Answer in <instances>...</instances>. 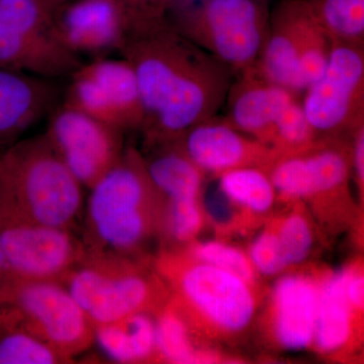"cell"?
I'll use <instances>...</instances> for the list:
<instances>
[{
  "mask_svg": "<svg viewBox=\"0 0 364 364\" xmlns=\"http://www.w3.org/2000/svg\"><path fill=\"white\" fill-rule=\"evenodd\" d=\"M119 54L135 72L146 146L177 140L217 114L234 73L177 32L166 16L136 23Z\"/></svg>",
  "mask_w": 364,
  "mask_h": 364,
  "instance_id": "cell-1",
  "label": "cell"
},
{
  "mask_svg": "<svg viewBox=\"0 0 364 364\" xmlns=\"http://www.w3.org/2000/svg\"><path fill=\"white\" fill-rule=\"evenodd\" d=\"M155 267L172 303L200 340L231 341L252 324L257 296L244 280L186 251L161 254Z\"/></svg>",
  "mask_w": 364,
  "mask_h": 364,
  "instance_id": "cell-2",
  "label": "cell"
},
{
  "mask_svg": "<svg viewBox=\"0 0 364 364\" xmlns=\"http://www.w3.org/2000/svg\"><path fill=\"white\" fill-rule=\"evenodd\" d=\"M87 224L93 252L135 255L151 237L161 233L164 198L151 181L135 148L90 188Z\"/></svg>",
  "mask_w": 364,
  "mask_h": 364,
  "instance_id": "cell-3",
  "label": "cell"
},
{
  "mask_svg": "<svg viewBox=\"0 0 364 364\" xmlns=\"http://www.w3.org/2000/svg\"><path fill=\"white\" fill-rule=\"evenodd\" d=\"M82 188L45 135L0 152V205L21 219L70 230Z\"/></svg>",
  "mask_w": 364,
  "mask_h": 364,
  "instance_id": "cell-4",
  "label": "cell"
},
{
  "mask_svg": "<svg viewBox=\"0 0 364 364\" xmlns=\"http://www.w3.org/2000/svg\"><path fill=\"white\" fill-rule=\"evenodd\" d=\"M165 16L238 76L255 70L270 13L267 0H172Z\"/></svg>",
  "mask_w": 364,
  "mask_h": 364,
  "instance_id": "cell-5",
  "label": "cell"
},
{
  "mask_svg": "<svg viewBox=\"0 0 364 364\" xmlns=\"http://www.w3.org/2000/svg\"><path fill=\"white\" fill-rule=\"evenodd\" d=\"M64 286L95 326L109 324L136 313L156 314L170 298L157 272L140 261L117 254H86Z\"/></svg>",
  "mask_w": 364,
  "mask_h": 364,
  "instance_id": "cell-6",
  "label": "cell"
},
{
  "mask_svg": "<svg viewBox=\"0 0 364 364\" xmlns=\"http://www.w3.org/2000/svg\"><path fill=\"white\" fill-rule=\"evenodd\" d=\"M330 50L331 40L306 0H284L270 14L255 72L268 82L298 95L320 77Z\"/></svg>",
  "mask_w": 364,
  "mask_h": 364,
  "instance_id": "cell-7",
  "label": "cell"
},
{
  "mask_svg": "<svg viewBox=\"0 0 364 364\" xmlns=\"http://www.w3.org/2000/svg\"><path fill=\"white\" fill-rule=\"evenodd\" d=\"M52 14L40 0H0V68L70 77L82 62L59 40Z\"/></svg>",
  "mask_w": 364,
  "mask_h": 364,
  "instance_id": "cell-8",
  "label": "cell"
},
{
  "mask_svg": "<svg viewBox=\"0 0 364 364\" xmlns=\"http://www.w3.org/2000/svg\"><path fill=\"white\" fill-rule=\"evenodd\" d=\"M364 44L331 41L329 59L301 102L318 138L350 136L364 123Z\"/></svg>",
  "mask_w": 364,
  "mask_h": 364,
  "instance_id": "cell-9",
  "label": "cell"
},
{
  "mask_svg": "<svg viewBox=\"0 0 364 364\" xmlns=\"http://www.w3.org/2000/svg\"><path fill=\"white\" fill-rule=\"evenodd\" d=\"M0 306L70 360L95 342V326L61 282L13 277Z\"/></svg>",
  "mask_w": 364,
  "mask_h": 364,
  "instance_id": "cell-10",
  "label": "cell"
},
{
  "mask_svg": "<svg viewBox=\"0 0 364 364\" xmlns=\"http://www.w3.org/2000/svg\"><path fill=\"white\" fill-rule=\"evenodd\" d=\"M64 104L123 132L141 131L144 111L135 72L126 59L97 58L70 75Z\"/></svg>",
  "mask_w": 364,
  "mask_h": 364,
  "instance_id": "cell-11",
  "label": "cell"
},
{
  "mask_svg": "<svg viewBox=\"0 0 364 364\" xmlns=\"http://www.w3.org/2000/svg\"><path fill=\"white\" fill-rule=\"evenodd\" d=\"M0 244L14 277L62 282L85 258V249L64 228L37 224L0 205Z\"/></svg>",
  "mask_w": 364,
  "mask_h": 364,
  "instance_id": "cell-12",
  "label": "cell"
},
{
  "mask_svg": "<svg viewBox=\"0 0 364 364\" xmlns=\"http://www.w3.org/2000/svg\"><path fill=\"white\" fill-rule=\"evenodd\" d=\"M50 116L46 138L81 186L90 189L123 156V132L64 102Z\"/></svg>",
  "mask_w": 364,
  "mask_h": 364,
  "instance_id": "cell-13",
  "label": "cell"
},
{
  "mask_svg": "<svg viewBox=\"0 0 364 364\" xmlns=\"http://www.w3.org/2000/svg\"><path fill=\"white\" fill-rule=\"evenodd\" d=\"M52 16L59 40L78 58L121 52L136 23L147 18L122 0H68Z\"/></svg>",
  "mask_w": 364,
  "mask_h": 364,
  "instance_id": "cell-14",
  "label": "cell"
},
{
  "mask_svg": "<svg viewBox=\"0 0 364 364\" xmlns=\"http://www.w3.org/2000/svg\"><path fill=\"white\" fill-rule=\"evenodd\" d=\"M178 141L189 159L203 173L217 177L244 167L269 171L279 157L272 148L215 116L189 129Z\"/></svg>",
  "mask_w": 364,
  "mask_h": 364,
  "instance_id": "cell-15",
  "label": "cell"
},
{
  "mask_svg": "<svg viewBox=\"0 0 364 364\" xmlns=\"http://www.w3.org/2000/svg\"><path fill=\"white\" fill-rule=\"evenodd\" d=\"M318 274L293 273L280 277L270 294L268 332L273 343L289 351L313 346L317 318Z\"/></svg>",
  "mask_w": 364,
  "mask_h": 364,
  "instance_id": "cell-16",
  "label": "cell"
},
{
  "mask_svg": "<svg viewBox=\"0 0 364 364\" xmlns=\"http://www.w3.org/2000/svg\"><path fill=\"white\" fill-rule=\"evenodd\" d=\"M296 97L287 88L261 78L255 70L240 74L228 91L225 119L272 149L277 122Z\"/></svg>",
  "mask_w": 364,
  "mask_h": 364,
  "instance_id": "cell-17",
  "label": "cell"
},
{
  "mask_svg": "<svg viewBox=\"0 0 364 364\" xmlns=\"http://www.w3.org/2000/svg\"><path fill=\"white\" fill-rule=\"evenodd\" d=\"M60 91L52 79L0 68V146L51 114Z\"/></svg>",
  "mask_w": 364,
  "mask_h": 364,
  "instance_id": "cell-18",
  "label": "cell"
},
{
  "mask_svg": "<svg viewBox=\"0 0 364 364\" xmlns=\"http://www.w3.org/2000/svg\"><path fill=\"white\" fill-rule=\"evenodd\" d=\"M317 318L313 346L318 353L334 355L352 344L363 315L346 298L341 270L318 274Z\"/></svg>",
  "mask_w": 364,
  "mask_h": 364,
  "instance_id": "cell-19",
  "label": "cell"
},
{
  "mask_svg": "<svg viewBox=\"0 0 364 364\" xmlns=\"http://www.w3.org/2000/svg\"><path fill=\"white\" fill-rule=\"evenodd\" d=\"M147 147L153 152L143 156L146 168L165 200L202 198L205 174L189 159L178 139Z\"/></svg>",
  "mask_w": 364,
  "mask_h": 364,
  "instance_id": "cell-20",
  "label": "cell"
},
{
  "mask_svg": "<svg viewBox=\"0 0 364 364\" xmlns=\"http://www.w3.org/2000/svg\"><path fill=\"white\" fill-rule=\"evenodd\" d=\"M95 341L105 355L119 363L157 359L153 314L136 313L109 324L95 326Z\"/></svg>",
  "mask_w": 364,
  "mask_h": 364,
  "instance_id": "cell-21",
  "label": "cell"
},
{
  "mask_svg": "<svg viewBox=\"0 0 364 364\" xmlns=\"http://www.w3.org/2000/svg\"><path fill=\"white\" fill-rule=\"evenodd\" d=\"M157 359L171 363H210L221 360L220 354L198 344L178 309L168 299L155 314Z\"/></svg>",
  "mask_w": 364,
  "mask_h": 364,
  "instance_id": "cell-22",
  "label": "cell"
},
{
  "mask_svg": "<svg viewBox=\"0 0 364 364\" xmlns=\"http://www.w3.org/2000/svg\"><path fill=\"white\" fill-rule=\"evenodd\" d=\"M69 360L30 331L11 306H0V364H55Z\"/></svg>",
  "mask_w": 364,
  "mask_h": 364,
  "instance_id": "cell-23",
  "label": "cell"
},
{
  "mask_svg": "<svg viewBox=\"0 0 364 364\" xmlns=\"http://www.w3.org/2000/svg\"><path fill=\"white\" fill-rule=\"evenodd\" d=\"M218 188L245 215H267L277 200L267 170L244 167L218 176Z\"/></svg>",
  "mask_w": 364,
  "mask_h": 364,
  "instance_id": "cell-24",
  "label": "cell"
},
{
  "mask_svg": "<svg viewBox=\"0 0 364 364\" xmlns=\"http://www.w3.org/2000/svg\"><path fill=\"white\" fill-rule=\"evenodd\" d=\"M331 41L364 44V0H306Z\"/></svg>",
  "mask_w": 364,
  "mask_h": 364,
  "instance_id": "cell-25",
  "label": "cell"
},
{
  "mask_svg": "<svg viewBox=\"0 0 364 364\" xmlns=\"http://www.w3.org/2000/svg\"><path fill=\"white\" fill-rule=\"evenodd\" d=\"M186 252L195 259L231 273L257 287V272L247 254L240 249L220 241L196 242L188 244Z\"/></svg>",
  "mask_w": 364,
  "mask_h": 364,
  "instance_id": "cell-26",
  "label": "cell"
},
{
  "mask_svg": "<svg viewBox=\"0 0 364 364\" xmlns=\"http://www.w3.org/2000/svg\"><path fill=\"white\" fill-rule=\"evenodd\" d=\"M287 267L301 264L312 252L314 231L312 223L304 208H294L282 217L272 220Z\"/></svg>",
  "mask_w": 364,
  "mask_h": 364,
  "instance_id": "cell-27",
  "label": "cell"
},
{
  "mask_svg": "<svg viewBox=\"0 0 364 364\" xmlns=\"http://www.w3.org/2000/svg\"><path fill=\"white\" fill-rule=\"evenodd\" d=\"M205 217L202 198L164 200L161 233L177 244H188L205 226Z\"/></svg>",
  "mask_w": 364,
  "mask_h": 364,
  "instance_id": "cell-28",
  "label": "cell"
},
{
  "mask_svg": "<svg viewBox=\"0 0 364 364\" xmlns=\"http://www.w3.org/2000/svg\"><path fill=\"white\" fill-rule=\"evenodd\" d=\"M248 256L256 272L267 277L279 274L289 268L272 221L254 239Z\"/></svg>",
  "mask_w": 364,
  "mask_h": 364,
  "instance_id": "cell-29",
  "label": "cell"
},
{
  "mask_svg": "<svg viewBox=\"0 0 364 364\" xmlns=\"http://www.w3.org/2000/svg\"><path fill=\"white\" fill-rule=\"evenodd\" d=\"M346 298L353 310L363 315L364 277L363 263L353 262L341 269Z\"/></svg>",
  "mask_w": 364,
  "mask_h": 364,
  "instance_id": "cell-30",
  "label": "cell"
},
{
  "mask_svg": "<svg viewBox=\"0 0 364 364\" xmlns=\"http://www.w3.org/2000/svg\"><path fill=\"white\" fill-rule=\"evenodd\" d=\"M352 176L358 186L359 196L363 200L364 193V123L350 134Z\"/></svg>",
  "mask_w": 364,
  "mask_h": 364,
  "instance_id": "cell-31",
  "label": "cell"
},
{
  "mask_svg": "<svg viewBox=\"0 0 364 364\" xmlns=\"http://www.w3.org/2000/svg\"><path fill=\"white\" fill-rule=\"evenodd\" d=\"M139 16L144 18H157L166 16L172 0H122Z\"/></svg>",
  "mask_w": 364,
  "mask_h": 364,
  "instance_id": "cell-32",
  "label": "cell"
},
{
  "mask_svg": "<svg viewBox=\"0 0 364 364\" xmlns=\"http://www.w3.org/2000/svg\"><path fill=\"white\" fill-rule=\"evenodd\" d=\"M13 279L11 269H9V264L6 255H4V249L0 244V305H1L2 299H4V294H6L7 287L9 282Z\"/></svg>",
  "mask_w": 364,
  "mask_h": 364,
  "instance_id": "cell-33",
  "label": "cell"
},
{
  "mask_svg": "<svg viewBox=\"0 0 364 364\" xmlns=\"http://www.w3.org/2000/svg\"><path fill=\"white\" fill-rule=\"evenodd\" d=\"M40 1L53 13L55 9H58L59 6L65 4L68 0H40Z\"/></svg>",
  "mask_w": 364,
  "mask_h": 364,
  "instance_id": "cell-34",
  "label": "cell"
}]
</instances>
